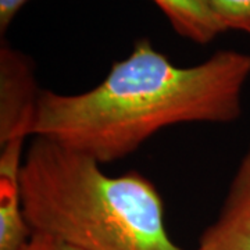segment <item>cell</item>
<instances>
[{
  "label": "cell",
  "mask_w": 250,
  "mask_h": 250,
  "mask_svg": "<svg viewBox=\"0 0 250 250\" xmlns=\"http://www.w3.org/2000/svg\"><path fill=\"white\" fill-rule=\"evenodd\" d=\"M170 20L172 28L199 45L208 43L225 29L207 0H153Z\"/></svg>",
  "instance_id": "6"
},
{
  "label": "cell",
  "mask_w": 250,
  "mask_h": 250,
  "mask_svg": "<svg viewBox=\"0 0 250 250\" xmlns=\"http://www.w3.org/2000/svg\"><path fill=\"white\" fill-rule=\"evenodd\" d=\"M21 250H83L68 242L43 232H32L27 245Z\"/></svg>",
  "instance_id": "8"
},
{
  "label": "cell",
  "mask_w": 250,
  "mask_h": 250,
  "mask_svg": "<svg viewBox=\"0 0 250 250\" xmlns=\"http://www.w3.org/2000/svg\"><path fill=\"white\" fill-rule=\"evenodd\" d=\"M28 0H0V31L4 32Z\"/></svg>",
  "instance_id": "9"
},
{
  "label": "cell",
  "mask_w": 250,
  "mask_h": 250,
  "mask_svg": "<svg viewBox=\"0 0 250 250\" xmlns=\"http://www.w3.org/2000/svg\"><path fill=\"white\" fill-rule=\"evenodd\" d=\"M249 77L250 54L220 50L178 67L145 38L98 86L78 95L41 90L32 135L99 164L121 160L163 128L238 120Z\"/></svg>",
  "instance_id": "1"
},
{
  "label": "cell",
  "mask_w": 250,
  "mask_h": 250,
  "mask_svg": "<svg viewBox=\"0 0 250 250\" xmlns=\"http://www.w3.org/2000/svg\"><path fill=\"white\" fill-rule=\"evenodd\" d=\"M224 29L250 34V0H207Z\"/></svg>",
  "instance_id": "7"
},
{
  "label": "cell",
  "mask_w": 250,
  "mask_h": 250,
  "mask_svg": "<svg viewBox=\"0 0 250 250\" xmlns=\"http://www.w3.org/2000/svg\"><path fill=\"white\" fill-rule=\"evenodd\" d=\"M39 95L31 59L3 42L0 47V146L32 135Z\"/></svg>",
  "instance_id": "3"
},
{
  "label": "cell",
  "mask_w": 250,
  "mask_h": 250,
  "mask_svg": "<svg viewBox=\"0 0 250 250\" xmlns=\"http://www.w3.org/2000/svg\"><path fill=\"white\" fill-rule=\"evenodd\" d=\"M195 250H250V146L233 175L223 208Z\"/></svg>",
  "instance_id": "4"
},
{
  "label": "cell",
  "mask_w": 250,
  "mask_h": 250,
  "mask_svg": "<svg viewBox=\"0 0 250 250\" xmlns=\"http://www.w3.org/2000/svg\"><path fill=\"white\" fill-rule=\"evenodd\" d=\"M20 182L32 232L83 250H185L167 232L157 188L139 172L111 177L89 157L35 136Z\"/></svg>",
  "instance_id": "2"
},
{
  "label": "cell",
  "mask_w": 250,
  "mask_h": 250,
  "mask_svg": "<svg viewBox=\"0 0 250 250\" xmlns=\"http://www.w3.org/2000/svg\"><path fill=\"white\" fill-rule=\"evenodd\" d=\"M24 142L14 139L0 146V250H21L32 235L20 182Z\"/></svg>",
  "instance_id": "5"
}]
</instances>
